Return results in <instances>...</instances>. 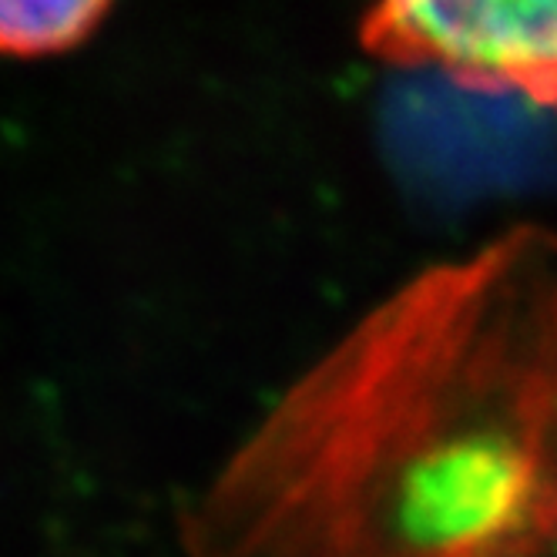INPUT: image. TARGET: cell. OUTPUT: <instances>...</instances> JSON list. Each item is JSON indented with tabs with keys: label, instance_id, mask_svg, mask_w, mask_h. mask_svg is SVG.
I'll use <instances>...</instances> for the list:
<instances>
[{
	"label": "cell",
	"instance_id": "3",
	"mask_svg": "<svg viewBox=\"0 0 557 557\" xmlns=\"http://www.w3.org/2000/svg\"><path fill=\"white\" fill-rule=\"evenodd\" d=\"M111 0H0V54H58L101 24Z\"/></svg>",
	"mask_w": 557,
	"mask_h": 557
},
{
	"label": "cell",
	"instance_id": "2",
	"mask_svg": "<svg viewBox=\"0 0 557 557\" xmlns=\"http://www.w3.org/2000/svg\"><path fill=\"white\" fill-rule=\"evenodd\" d=\"M360 48L557 117V0H370Z\"/></svg>",
	"mask_w": 557,
	"mask_h": 557
},
{
	"label": "cell",
	"instance_id": "1",
	"mask_svg": "<svg viewBox=\"0 0 557 557\" xmlns=\"http://www.w3.org/2000/svg\"><path fill=\"white\" fill-rule=\"evenodd\" d=\"M178 557H557V235L436 259L283 386Z\"/></svg>",
	"mask_w": 557,
	"mask_h": 557
}]
</instances>
